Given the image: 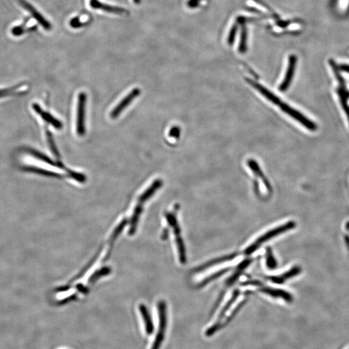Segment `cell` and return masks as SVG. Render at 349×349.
Returning <instances> with one entry per match:
<instances>
[{"instance_id":"8992f818","label":"cell","mask_w":349,"mask_h":349,"mask_svg":"<svg viewBox=\"0 0 349 349\" xmlns=\"http://www.w3.org/2000/svg\"><path fill=\"white\" fill-rule=\"evenodd\" d=\"M141 94V89L139 88L133 89L130 93L128 94L125 98H123V100L119 103L113 111L111 113V117L112 119H116L117 117H119L121 113L123 112V110L133 100L136 99L137 97Z\"/></svg>"},{"instance_id":"44dd1931","label":"cell","mask_w":349,"mask_h":349,"mask_svg":"<svg viewBox=\"0 0 349 349\" xmlns=\"http://www.w3.org/2000/svg\"><path fill=\"white\" fill-rule=\"evenodd\" d=\"M111 272V268L109 267H104V268H102L101 270H98L93 274L92 276L90 277L89 279V282L91 283H95L98 279L101 278V277L106 276V275L109 274Z\"/></svg>"},{"instance_id":"ffe728a7","label":"cell","mask_w":349,"mask_h":349,"mask_svg":"<svg viewBox=\"0 0 349 349\" xmlns=\"http://www.w3.org/2000/svg\"><path fill=\"white\" fill-rule=\"evenodd\" d=\"M237 256V254H233L229 255V256L221 257V258L215 259V260L209 261V262L206 263V264H205L204 265H203V266L199 267V268H197V270H195V271H196V272H199V271H202L203 270H205V269L208 268V267L213 266V265L219 264V263L225 262V261L232 260V259H234L235 257Z\"/></svg>"},{"instance_id":"3957f363","label":"cell","mask_w":349,"mask_h":349,"mask_svg":"<svg viewBox=\"0 0 349 349\" xmlns=\"http://www.w3.org/2000/svg\"><path fill=\"white\" fill-rule=\"evenodd\" d=\"M166 219L169 225L173 228V232L176 237V242L177 248L179 254V259L181 263L185 264L186 262V250L184 242H183L182 237L181 236V229L179 228L178 222H177L176 217L173 213H166L165 214Z\"/></svg>"},{"instance_id":"7a4b0ae2","label":"cell","mask_w":349,"mask_h":349,"mask_svg":"<svg viewBox=\"0 0 349 349\" xmlns=\"http://www.w3.org/2000/svg\"><path fill=\"white\" fill-rule=\"evenodd\" d=\"M158 313L159 320L158 332L151 349H160L164 340L167 320L166 304L164 301H161L158 303Z\"/></svg>"},{"instance_id":"f1b7e54d","label":"cell","mask_w":349,"mask_h":349,"mask_svg":"<svg viewBox=\"0 0 349 349\" xmlns=\"http://www.w3.org/2000/svg\"><path fill=\"white\" fill-rule=\"evenodd\" d=\"M340 69L346 73H349V65L342 64L340 65Z\"/></svg>"},{"instance_id":"7402d4cb","label":"cell","mask_w":349,"mask_h":349,"mask_svg":"<svg viewBox=\"0 0 349 349\" xmlns=\"http://www.w3.org/2000/svg\"><path fill=\"white\" fill-rule=\"evenodd\" d=\"M267 265L270 269H275L278 266V263L275 257L273 256L272 252L270 249H268L267 253Z\"/></svg>"},{"instance_id":"9c48e42d","label":"cell","mask_w":349,"mask_h":349,"mask_svg":"<svg viewBox=\"0 0 349 349\" xmlns=\"http://www.w3.org/2000/svg\"><path fill=\"white\" fill-rule=\"evenodd\" d=\"M33 107L35 112L37 113L38 115H40L41 118H42L43 121L46 122V123H49V124L53 125L55 128L61 129L62 127H63L62 123L61 121L53 116H52L49 113L43 111L39 105L34 104Z\"/></svg>"},{"instance_id":"f546056e","label":"cell","mask_w":349,"mask_h":349,"mask_svg":"<svg viewBox=\"0 0 349 349\" xmlns=\"http://www.w3.org/2000/svg\"><path fill=\"white\" fill-rule=\"evenodd\" d=\"M134 1H135V3H139L140 2H141V0H134Z\"/></svg>"},{"instance_id":"4316f807","label":"cell","mask_w":349,"mask_h":349,"mask_svg":"<svg viewBox=\"0 0 349 349\" xmlns=\"http://www.w3.org/2000/svg\"><path fill=\"white\" fill-rule=\"evenodd\" d=\"M180 128L177 126L173 127L169 131V136L173 138H178L180 136Z\"/></svg>"},{"instance_id":"ba28073f","label":"cell","mask_w":349,"mask_h":349,"mask_svg":"<svg viewBox=\"0 0 349 349\" xmlns=\"http://www.w3.org/2000/svg\"><path fill=\"white\" fill-rule=\"evenodd\" d=\"M246 81L251 86H252L255 89H256L258 92L260 93L263 96H264V97L266 98L267 99H268L269 101H270L271 103L278 105L280 104L281 103L280 99H279L278 97H277L275 94L273 93L272 91L268 90L267 87L263 86V85L256 82L252 81V80L246 79Z\"/></svg>"},{"instance_id":"2e32d148","label":"cell","mask_w":349,"mask_h":349,"mask_svg":"<svg viewBox=\"0 0 349 349\" xmlns=\"http://www.w3.org/2000/svg\"><path fill=\"white\" fill-rule=\"evenodd\" d=\"M301 272V268L298 267H295L294 268L291 269L290 270L288 271V272L281 275L279 276L275 277H268V279L272 281V282L276 283H284L287 279L289 278H293V277L297 276Z\"/></svg>"},{"instance_id":"52a82bcc","label":"cell","mask_w":349,"mask_h":349,"mask_svg":"<svg viewBox=\"0 0 349 349\" xmlns=\"http://www.w3.org/2000/svg\"><path fill=\"white\" fill-rule=\"evenodd\" d=\"M296 64L297 57L296 56L291 55L288 59V68L287 70L286 75L279 87V90L282 92L286 91L290 86L293 77H294L295 71H296Z\"/></svg>"},{"instance_id":"8fae6325","label":"cell","mask_w":349,"mask_h":349,"mask_svg":"<svg viewBox=\"0 0 349 349\" xmlns=\"http://www.w3.org/2000/svg\"><path fill=\"white\" fill-rule=\"evenodd\" d=\"M139 310L143 317L144 323L145 332L147 335H151L154 332V325H153L152 318L149 314L148 309L144 305L141 304L139 306Z\"/></svg>"},{"instance_id":"4fadbf2b","label":"cell","mask_w":349,"mask_h":349,"mask_svg":"<svg viewBox=\"0 0 349 349\" xmlns=\"http://www.w3.org/2000/svg\"><path fill=\"white\" fill-rule=\"evenodd\" d=\"M91 6L94 9H98L103 10V11L109 12V13L115 14H123L126 13V10L123 9V8L114 7L103 4L101 2L98 1L97 0H91Z\"/></svg>"},{"instance_id":"5bb4252c","label":"cell","mask_w":349,"mask_h":349,"mask_svg":"<svg viewBox=\"0 0 349 349\" xmlns=\"http://www.w3.org/2000/svg\"><path fill=\"white\" fill-rule=\"evenodd\" d=\"M260 290L261 292L265 293V294L274 297V298H282L288 302H291L292 300V297L291 296L290 294L285 292V291L279 290V289L263 288H261Z\"/></svg>"},{"instance_id":"5b68a950","label":"cell","mask_w":349,"mask_h":349,"mask_svg":"<svg viewBox=\"0 0 349 349\" xmlns=\"http://www.w3.org/2000/svg\"><path fill=\"white\" fill-rule=\"evenodd\" d=\"M86 95L81 92L79 95L77 105V133L79 136H83L85 133V117Z\"/></svg>"},{"instance_id":"9a60e30c","label":"cell","mask_w":349,"mask_h":349,"mask_svg":"<svg viewBox=\"0 0 349 349\" xmlns=\"http://www.w3.org/2000/svg\"><path fill=\"white\" fill-rule=\"evenodd\" d=\"M337 93L340 98L341 104L348 115L349 122V105L348 103L349 93L348 89H346V85H340V86L337 89Z\"/></svg>"},{"instance_id":"83f0119b","label":"cell","mask_w":349,"mask_h":349,"mask_svg":"<svg viewBox=\"0 0 349 349\" xmlns=\"http://www.w3.org/2000/svg\"><path fill=\"white\" fill-rule=\"evenodd\" d=\"M77 288L78 290H79L80 292H81L82 293H87V291H88V290H87L86 288H85V287L81 284L77 285Z\"/></svg>"},{"instance_id":"277c9868","label":"cell","mask_w":349,"mask_h":349,"mask_svg":"<svg viewBox=\"0 0 349 349\" xmlns=\"http://www.w3.org/2000/svg\"><path fill=\"white\" fill-rule=\"evenodd\" d=\"M279 106H280L281 110L283 112L287 113L289 116L292 118L298 123H302L303 126L306 127L308 130L311 131H316L317 125L316 123H313L312 121L309 120L308 118L304 116L302 113L299 112L298 111L296 110L292 107L289 106L287 105L286 103H281L279 104Z\"/></svg>"},{"instance_id":"30bf717a","label":"cell","mask_w":349,"mask_h":349,"mask_svg":"<svg viewBox=\"0 0 349 349\" xmlns=\"http://www.w3.org/2000/svg\"><path fill=\"white\" fill-rule=\"evenodd\" d=\"M162 180H160V179L155 180L154 182L152 183V185L140 196L137 205H139L140 206H143L144 203L148 200L149 199H150L151 197L154 195V193L162 186Z\"/></svg>"},{"instance_id":"cb8c5ba5","label":"cell","mask_w":349,"mask_h":349,"mask_svg":"<svg viewBox=\"0 0 349 349\" xmlns=\"http://www.w3.org/2000/svg\"><path fill=\"white\" fill-rule=\"evenodd\" d=\"M46 135L48 144H49L50 149H51L52 152H53V154L55 155V156L58 157V158H59V151H58L57 150V146H56L55 142H54L53 141V137H52L51 133L49 132V131H47V132L46 133Z\"/></svg>"},{"instance_id":"e0dca14e","label":"cell","mask_w":349,"mask_h":349,"mask_svg":"<svg viewBox=\"0 0 349 349\" xmlns=\"http://www.w3.org/2000/svg\"><path fill=\"white\" fill-rule=\"evenodd\" d=\"M247 164H248L249 167L252 169L253 172L255 173V175H256L257 177L261 179V180L263 181V183H264L267 188L270 189V183L268 182L266 177H265V175L263 174L262 170H261L260 167H259L256 161L253 160V159H250V160L248 161Z\"/></svg>"},{"instance_id":"603a6c76","label":"cell","mask_w":349,"mask_h":349,"mask_svg":"<svg viewBox=\"0 0 349 349\" xmlns=\"http://www.w3.org/2000/svg\"><path fill=\"white\" fill-rule=\"evenodd\" d=\"M127 222V219H123V220L122 221L121 224H120L119 226L117 227L116 229H115L114 232H113V234L112 235H111V245L113 244V243H114L115 239H117L118 235H119L120 233H121L122 231H123V228H124L125 225H126Z\"/></svg>"},{"instance_id":"7c38bea8","label":"cell","mask_w":349,"mask_h":349,"mask_svg":"<svg viewBox=\"0 0 349 349\" xmlns=\"http://www.w3.org/2000/svg\"><path fill=\"white\" fill-rule=\"evenodd\" d=\"M19 2L23 8L27 9L30 13L32 14V15L36 19L38 20L39 22L43 25V27L45 28V29H51V25L47 22L46 21L30 4L27 3L25 0H17Z\"/></svg>"},{"instance_id":"d4e9b609","label":"cell","mask_w":349,"mask_h":349,"mask_svg":"<svg viewBox=\"0 0 349 349\" xmlns=\"http://www.w3.org/2000/svg\"><path fill=\"white\" fill-rule=\"evenodd\" d=\"M68 173L72 178L75 179V180L79 181V182L84 183L85 181H86V177H85V175L81 174V173L71 170H69Z\"/></svg>"},{"instance_id":"ac0fdd59","label":"cell","mask_w":349,"mask_h":349,"mask_svg":"<svg viewBox=\"0 0 349 349\" xmlns=\"http://www.w3.org/2000/svg\"><path fill=\"white\" fill-rule=\"evenodd\" d=\"M27 152L31 154L32 156L35 157V158L39 159V160L42 161V162L47 163L48 164L53 165V166H57L61 167V168H63V165L62 164L57 163L54 162L53 160H51L49 157L46 156V155L43 154L42 153L40 152L35 150L33 149H27Z\"/></svg>"},{"instance_id":"6da1fadb","label":"cell","mask_w":349,"mask_h":349,"mask_svg":"<svg viewBox=\"0 0 349 349\" xmlns=\"http://www.w3.org/2000/svg\"><path fill=\"white\" fill-rule=\"evenodd\" d=\"M295 226H296V223L294 222H288L287 224L278 227V228L273 229L270 232L265 233V234L259 237L258 239H257L252 245H251L250 246L245 250V254L246 255L252 254V253L256 252L263 243L270 240L272 237H276L283 232H287V231L292 230Z\"/></svg>"},{"instance_id":"d6986e66","label":"cell","mask_w":349,"mask_h":349,"mask_svg":"<svg viewBox=\"0 0 349 349\" xmlns=\"http://www.w3.org/2000/svg\"><path fill=\"white\" fill-rule=\"evenodd\" d=\"M24 171L27 172L37 173V174L43 175V176L55 177V178H61V175L59 173L52 172V171L45 170V169L39 168L34 166H25L23 167Z\"/></svg>"},{"instance_id":"484cf974","label":"cell","mask_w":349,"mask_h":349,"mask_svg":"<svg viewBox=\"0 0 349 349\" xmlns=\"http://www.w3.org/2000/svg\"><path fill=\"white\" fill-rule=\"evenodd\" d=\"M18 89H19L18 87L15 86L7 89H0V97L11 95L12 94L15 93Z\"/></svg>"}]
</instances>
